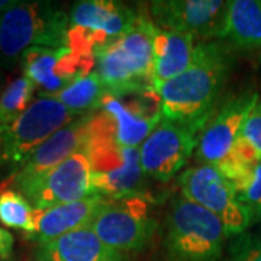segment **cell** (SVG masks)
Returning a JSON list of instances; mask_svg holds the SVG:
<instances>
[{
    "label": "cell",
    "instance_id": "cell-1",
    "mask_svg": "<svg viewBox=\"0 0 261 261\" xmlns=\"http://www.w3.org/2000/svg\"><path fill=\"white\" fill-rule=\"evenodd\" d=\"M231 67V51L222 42H199L195 64L157 87L163 118L193 126L200 132L221 106L219 100Z\"/></svg>",
    "mask_w": 261,
    "mask_h": 261
},
{
    "label": "cell",
    "instance_id": "cell-2",
    "mask_svg": "<svg viewBox=\"0 0 261 261\" xmlns=\"http://www.w3.org/2000/svg\"><path fill=\"white\" fill-rule=\"evenodd\" d=\"M83 149L92 167V193L108 199L142 195L147 176L141 167L140 148L122 147L106 112L93 113Z\"/></svg>",
    "mask_w": 261,
    "mask_h": 261
},
{
    "label": "cell",
    "instance_id": "cell-3",
    "mask_svg": "<svg viewBox=\"0 0 261 261\" xmlns=\"http://www.w3.org/2000/svg\"><path fill=\"white\" fill-rule=\"evenodd\" d=\"M68 13L53 2L15 0L0 15V67L13 70L32 47H65Z\"/></svg>",
    "mask_w": 261,
    "mask_h": 261
},
{
    "label": "cell",
    "instance_id": "cell-4",
    "mask_svg": "<svg viewBox=\"0 0 261 261\" xmlns=\"http://www.w3.org/2000/svg\"><path fill=\"white\" fill-rule=\"evenodd\" d=\"M163 229L166 261H219L228 238L218 216L183 196L171 202Z\"/></svg>",
    "mask_w": 261,
    "mask_h": 261
},
{
    "label": "cell",
    "instance_id": "cell-5",
    "mask_svg": "<svg viewBox=\"0 0 261 261\" xmlns=\"http://www.w3.org/2000/svg\"><path fill=\"white\" fill-rule=\"evenodd\" d=\"M157 27L140 15L119 39L96 53V73L111 93H122L154 86V35Z\"/></svg>",
    "mask_w": 261,
    "mask_h": 261
},
{
    "label": "cell",
    "instance_id": "cell-6",
    "mask_svg": "<svg viewBox=\"0 0 261 261\" xmlns=\"http://www.w3.org/2000/svg\"><path fill=\"white\" fill-rule=\"evenodd\" d=\"M80 115L54 97H38L16 121L0 125V183H6L53 134Z\"/></svg>",
    "mask_w": 261,
    "mask_h": 261
},
{
    "label": "cell",
    "instance_id": "cell-7",
    "mask_svg": "<svg viewBox=\"0 0 261 261\" xmlns=\"http://www.w3.org/2000/svg\"><path fill=\"white\" fill-rule=\"evenodd\" d=\"M137 10L112 0L77 2L68 15L65 47L79 54H93L126 34L138 19Z\"/></svg>",
    "mask_w": 261,
    "mask_h": 261
},
{
    "label": "cell",
    "instance_id": "cell-8",
    "mask_svg": "<svg viewBox=\"0 0 261 261\" xmlns=\"http://www.w3.org/2000/svg\"><path fill=\"white\" fill-rule=\"evenodd\" d=\"M148 196L132 195L121 199H106L90 228L99 240L123 255L142 251L157 222L151 215Z\"/></svg>",
    "mask_w": 261,
    "mask_h": 261
},
{
    "label": "cell",
    "instance_id": "cell-9",
    "mask_svg": "<svg viewBox=\"0 0 261 261\" xmlns=\"http://www.w3.org/2000/svg\"><path fill=\"white\" fill-rule=\"evenodd\" d=\"M178 186L185 199L222 221L228 237L241 235L251 224V216L240 203L231 181L212 166L200 164L186 170L178 177Z\"/></svg>",
    "mask_w": 261,
    "mask_h": 261
},
{
    "label": "cell",
    "instance_id": "cell-10",
    "mask_svg": "<svg viewBox=\"0 0 261 261\" xmlns=\"http://www.w3.org/2000/svg\"><path fill=\"white\" fill-rule=\"evenodd\" d=\"M229 2L161 0L149 5L151 20L160 29L189 34L199 42L225 39Z\"/></svg>",
    "mask_w": 261,
    "mask_h": 261
},
{
    "label": "cell",
    "instance_id": "cell-11",
    "mask_svg": "<svg viewBox=\"0 0 261 261\" xmlns=\"http://www.w3.org/2000/svg\"><path fill=\"white\" fill-rule=\"evenodd\" d=\"M100 111L113 122L115 138L122 147L138 148L163 119L161 99L154 86L105 96Z\"/></svg>",
    "mask_w": 261,
    "mask_h": 261
},
{
    "label": "cell",
    "instance_id": "cell-12",
    "mask_svg": "<svg viewBox=\"0 0 261 261\" xmlns=\"http://www.w3.org/2000/svg\"><path fill=\"white\" fill-rule=\"evenodd\" d=\"M25 196L37 211L77 202L92 193V167L84 149L41 177L13 189Z\"/></svg>",
    "mask_w": 261,
    "mask_h": 261
},
{
    "label": "cell",
    "instance_id": "cell-13",
    "mask_svg": "<svg viewBox=\"0 0 261 261\" xmlns=\"http://www.w3.org/2000/svg\"><path fill=\"white\" fill-rule=\"evenodd\" d=\"M199 130L170 119H161L148 138L141 144L140 161L145 176L168 181L192 157Z\"/></svg>",
    "mask_w": 261,
    "mask_h": 261
},
{
    "label": "cell",
    "instance_id": "cell-14",
    "mask_svg": "<svg viewBox=\"0 0 261 261\" xmlns=\"http://www.w3.org/2000/svg\"><path fill=\"white\" fill-rule=\"evenodd\" d=\"M258 99L257 92H244L221 103L197 137L196 155L202 164L218 167L231 155L244 122Z\"/></svg>",
    "mask_w": 261,
    "mask_h": 261
},
{
    "label": "cell",
    "instance_id": "cell-15",
    "mask_svg": "<svg viewBox=\"0 0 261 261\" xmlns=\"http://www.w3.org/2000/svg\"><path fill=\"white\" fill-rule=\"evenodd\" d=\"M93 113L80 115L74 121L53 134L31 154L25 164L19 168L18 173L12 176L6 183H3L2 187L18 189L34 178L44 176L45 173L60 166L63 161L74 155L75 152L83 149Z\"/></svg>",
    "mask_w": 261,
    "mask_h": 261
},
{
    "label": "cell",
    "instance_id": "cell-16",
    "mask_svg": "<svg viewBox=\"0 0 261 261\" xmlns=\"http://www.w3.org/2000/svg\"><path fill=\"white\" fill-rule=\"evenodd\" d=\"M106 199L105 196L93 193L77 202L37 211L35 229L25 238L42 245L64 233L90 226Z\"/></svg>",
    "mask_w": 261,
    "mask_h": 261
},
{
    "label": "cell",
    "instance_id": "cell-17",
    "mask_svg": "<svg viewBox=\"0 0 261 261\" xmlns=\"http://www.w3.org/2000/svg\"><path fill=\"white\" fill-rule=\"evenodd\" d=\"M199 54V41L189 34L155 29L152 83L160 84L176 79L195 64Z\"/></svg>",
    "mask_w": 261,
    "mask_h": 261
},
{
    "label": "cell",
    "instance_id": "cell-18",
    "mask_svg": "<svg viewBox=\"0 0 261 261\" xmlns=\"http://www.w3.org/2000/svg\"><path fill=\"white\" fill-rule=\"evenodd\" d=\"M35 258L37 261H129L126 255L103 244L90 226L39 245Z\"/></svg>",
    "mask_w": 261,
    "mask_h": 261
},
{
    "label": "cell",
    "instance_id": "cell-19",
    "mask_svg": "<svg viewBox=\"0 0 261 261\" xmlns=\"http://www.w3.org/2000/svg\"><path fill=\"white\" fill-rule=\"evenodd\" d=\"M225 39L243 51H254L261 48V2H229Z\"/></svg>",
    "mask_w": 261,
    "mask_h": 261
},
{
    "label": "cell",
    "instance_id": "cell-20",
    "mask_svg": "<svg viewBox=\"0 0 261 261\" xmlns=\"http://www.w3.org/2000/svg\"><path fill=\"white\" fill-rule=\"evenodd\" d=\"M61 48L32 47L23 53L19 64L23 75L35 84L39 97H56L68 84L56 73V65Z\"/></svg>",
    "mask_w": 261,
    "mask_h": 261
},
{
    "label": "cell",
    "instance_id": "cell-21",
    "mask_svg": "<svg viewBox=\"0 0 261 261\" xmlns=\"http://www.w3.org/2000/svg\"><path fill=\"white\" fill-rule=\"evenodd\" d=\"M108 93L109 89L106 84L96 71H92L90 74L84 75L65 87L54 99L63 103L68 111L75 115H84L100 111V105Z\"/></svg>",
    "mask_w": 261,
    "mask_h": 261
},
{
    "label": "cell",
    "instance_id": "cell-22",
    "mask_svg": "<svg viewBox=\"0 0 261 261\" xmlns=\"http://www.w3.org/2000/svg\"><path fill=\"white\" fill-rule=\"evenodd\" d=\"M37 209L16 190L0 187V222L13 229L23 231L28 237L35 229Z\"/></svg>",
    "mask_w": 261,
    "mask_h": 261
},
{
    "label": "cell",
    "instance_id": "cell-23",
    "mask_svg": "<svg viewBox=\"0 0 261 261\" xmlns=\"http://www.w3.org/2000/svg\"><path fill=\"white\" fill-rule=\"evenodd\" d=\"M37 87L27 75L10 82L0 93V125L16 121L34 102L32 97Z\"/></svg>",
    "mask_w": 261,
    "mask_h": 261
},
{
    "label": "cell",
    "instance_id": "cell-24",
    "mask_svg": "<svg viewBox=\"0 0 261 261\" xmlns=\"http://www.w3.org/2000/svg\"><path fill=\"white\" fill-rule=\"evenodd\" d=\"M240 203L248 211L251 222L261 219V160L252 168L251 177L240 193H237Z\"/></svg>",
    "mask_w": 261,
    "mask_h": 261
},
{
    "label": "cell",
    "instance_id": "cell-25",
    "mask_svg": "<svg viewBox=\"0 0 261 261\" xmlns=\"http://www.w3.org/2000/svg\"><path fill=\"white\" fill-rule=\"evenodd\" d=\"M226 261H261V237H237L229 245Z\"/></svg>",
    "mask_w": 261,
    "mask_h": 261
},
{
    "label": "cell",
    "instance_id": "cell-26",
    "mask_svg": "<svg viewBox=\"0 0 261 261\" xmlns=\"http://www.w3.org/2000/svg\"><path fill=\"white\" fill-rule=\"evenodd\" d=\"M240 137L257 152L261 160V99H258L251 112L248 113Z\"/></svg>",
    "mask_w": 261,
    "mask_h": 261
},
{
    "label": "cell",
    "instance_id": "cell-27",
    "mask_svg": "<svg viewBox=\"0 0 261 261\" xmlns=\"http://www.w3.org/2000/svg\"><path fill=\"white\" fill-rule=\"evenodd\" d=\"M13 250V237L6 229L0 228V260H8Z\"/></svg>",
    "mask_w": 261,
    "mask_h": 261
},
{
    "label": "cell",
    "instance_id": "cell-28",
    "mask_svg": "<svg viewBox=\"0 0 261 261\" xmlns=\"http://www.w3.org/2000/svg\"><path fill=\"white\" fill-rule=\"evenodd\" d=\"M12 3H13V0H0V15L8 9L9 6H12Z\"/></svg>",
    "mask_w": 261,
    "mask_h": 261
},
{
    "label": "cell",
    "instance_id": "cell-29",
    "mask_svg": "<svg viewBox=\"0 0 261 261\" xmlns=\"http://www.w3.org/2000/svg\"><path fill=\"white\" fill-rule=\"evenodd\" d=\"M0 261H9V260H0Z\"/></svg>",
    "mask_w": 261,
    "mask_h": 261
},
{
    "label": "cell",
    "instance_id": "cell-30",
    "mask_svg": "<svg viewBox=\"0 0 261 261\" xmlns=\"http://www.w3.org/2000/svg\"><path fill=\"white\" fill-rule=\"evenodd\" d=\"M0 82H2V79H0Z\"/></svg>",
    "mask_w": 261,
    "mask_h": 261
}]
</instances>
